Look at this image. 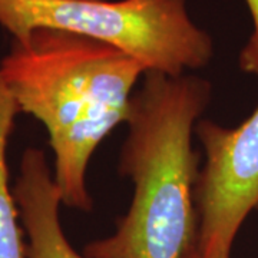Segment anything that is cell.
<instances>
[{"instance_id":"obj_6","label":"cell","mask_w":258,"mask_h":258,"mask_svg":"<svg viewBox=\"0 0 258 258\" xmlns=\"http://www.w3.org/2000/svg\"><path fill=\"white\" fill-rule=\"evenodd\" d=\"M18 106L0 78V258H26V244L20 217L10 189L8 169V144L13 129Z\"/></svg>"},{"instance_id":"obj_1","label":"cell","mask_w":258,"mask_h":258,"mask_svg":"<svg viewBox=\"0 0 258 258\" xmlns=\"http://www.w3.org/2000/svg\"><path fill=\"white\" fill-rule=\"evenodd\" d=\"M145 72L118 47L56 29L13 40L0 60V78L19 113L46 128L62 205L92 210L89 161L102 141L126 123L134 88Z\"/></svg>"},{"instance_id":"obj_5","label":"cell","mask_w":258,"mask_h":258,"mask_svg":"<svg viewBox=\"0 0 258 258\" xmlns=\"http://www.w3.org/2000/svg\"><path fill=\"white\" fill-rule=\"evenodd\" d=\"M13 195L28 237L26 258H88L71 245L62 230L60 192L43 151L28 148L23 152Z\"/></svg>"},{"instance_id":"obj_7","label":"cell","mask_w":258,"mask_h":258,"mask_svg":"<svg viewBox=\"0 0 258 258\" xmlns=\"http://www.w3.org/2000/svg\"><path fill=\"white\" fill-rule=\"evenodd\" d=\"M252 18V33L240 53V68L244 72L258 75V0H245Z\"/></svg>"},{"instance_id":"obj_8","label":"cell","mask_w":258,"mask_h":258,"mask_svg":"<svg viewBox=\"0 0 258 258\" xmlns=\"http://www.w3.org/2000/svg\"><path fill=\"white\" fill-rule=\"evenodd\" d=\"M189 258H230V252H218V254H211V255H205L198 252L197 249H194L192 254L189 255Z\"/></svg>"},{"instance_id":"obj_2","label":"cell","mask_w":258,"mask_h":258,"mask_svg":"<svg viewBox=\"0 0 258 258\" xmlns=\"http://www.w3.org/2000/svg\"><path fill=\"white\" fill-rule=\"evenodd\" d=\"M211 99V83L191 74L149 71L131 99L119 172L134 185L116 231L83 248L88 258H189L197 245L194 188L200 152L195 125Z\"/></svg>"},{"instance_id":"obj_3","label":"cell","mask_w":258,"mask_h":258,"mask_svg":"<svg viewBox=\"0 0 258 258\" xmlns=\"http://www.w3.org/2000/svg\"><path fill=\"white\" fill-rule=\"evenodd\" d=\"M0 26L13 40L37 29L72 32L169 76L201 69L214 55L211 36L195 25L186 0H0Z\"/></svg>"},{"instance_id":"obj_4","label":"cell","mask_w":258,"mask_h":258,"mask_svg":"<svg viewBox=\"0 0 258 258\" xmlns=\"http://www.w3.org/2000/svg\"><path fill=\"white\" fill-rule=\"evenodd\" d=\"M195 135L205 155L194 188L195 249L205 255L231 252L242 222L258 210V108L237 128L200 119Z\"/></svg>"}]
</instances>
